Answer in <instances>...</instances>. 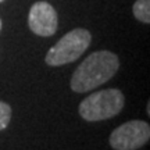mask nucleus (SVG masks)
<instances>
[{
	"label": "nucleus",
	"mask_w": 150,
	"mask_h": 150,
	"mask_svg": "<svg viewBox=\"0 0 150 150\" xmlns=\"http://www.w3.org/2000/svg\"><path fill=\"white\" fill-rule=\"evenodd\" d=\"M120 60L114 53L100 50L89 54L75 70L71 78V89L76 93H85L106 83L115 75Z\"/></svg>",
	"instance_id": "1"
},
{
	"label": "nucleus",
	"mask_w": 150,
	"mask_h": 150,
	"mask_svg": "<svg viewBox=\"0 0 150 150\" xmlns=\"http://www.w3.org/2000/svg\"><path fill=\"white\" fill-rule=\"evenodd\" d=\"M132 11L139 21L145 24L150 22V0H136L132 7Z\"/></svg>",
	"instance_id": "6"
},
{
	"label": "nucleus",
	"mask_w": 150,
	"mask_h": 150,
	"mask_svg": "<svg viewBox=\"0 0 150 150\" xmlns=\"http://www.w3.org/2000/svg\"><path fill=\"white\" fill-rule=\"evenodd\" d=\"M28 24L33 33L52 36L57 29V13L47 1H36L29 10Z\"/></svg>",
	"instance_id": "5"
},
{
	"label": "nucleus",
	"mask_w": 150,
	"mask_h": 150,
	"mask_svg": "<svg viewBox=\"0 0 150 150\" xmlns=\"http://www.w3.org/2000/svg\"><path fill=\"white\" fill-rule=\"evenodd\" d=\"M0 29H1V20H0Z\"/></svg>",
	"instance_id": "8"
},
{
	"label": "nucleus",
	"mask_w": 150,
	"mask_h": 150,
	"mask_svg": "<svg viewBox=\"0 0 150 150\" xmlns=\"http://www.w3.org/2000/svg\"><path fill=\"white\" fill-rule=\"evenodd\" d=\"M149 138V124L140 120H132L112 131L110 135V145L115 150H136L146 145Z\"/></svg>",
	"instance_id": "4"
},
{
	"label": "nucleus",
	"mask_w": 150,
	"mask_h": 150,
	"mask_svg": "<svg viewBox=\"0 0 150 150\" xmlns=\"http://www.w3.org/2000/svg\"><path fill=\"white\" fill-rule=\"evenodd\" d=\"M11 120V107L4 102H0V131L4 129Z\"/></svg>",
	"instance_id": "7"
},
{
	"label": "nucleus",
	"mask_w": 150,
	"mask_h": 150,
	"mask_svg": "<svg viewBox=\"0 0 150 150\" xmlns=\"http://www.w3.org/2000/svg\"><path fill=\"white\" fill-rule=\"evenodd\" d=\"M124 103L125 99L121 91L104 89L83 99L79 104V114L86 121H103L120 114Z\"/></svg>",
	"instance_id": "2"
},
{
	"label": "nucleus",
	"mask_w": 150,
	"mask_h": 150,
	"mask_svg": "<svg viewBox=\"0 0 150 150\" xmlns=\"http://www.w3.org/2000/svg\"><path fill=\"white\" fill-rule=\"evenodd\" d=\"M92 36L83 28L72 29L60 39L46 54V64L52 67L72 63L78 60L89 47Z\"/></svg>",
	"instance_id": "3"
},
{
	"label": "nucleus",
	"mask_w": 150,
	"mask_h": 150,
	"mask_svg": "<svg viewBox=\"0 0 150 150\" xmlns=\"http://www.w3.org/2000/svg\"><path fill=\"white\" fill-rule=\"evenodd\" d=\"M1 1H3V0H0V3H1Z\"/></svg>",
	"instance_id": "9"
}]
</instances>
